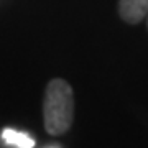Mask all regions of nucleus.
Returning a JSON list of instances; mask_svg holds the SVG:
<instances>
[{"instance_id":"3","label":"nucleus","mask_w":148,"mask_h":148,"mask_svg":"<svg viewBox=\"0 0 148 148\" xmlns=\"http://www.w3.org/2000/svg\"><path fill=\"white\" fill-rule=\"evenodd\" d=\"M2 138L8 147H16V148H33L36 143L30 135L25 132H18L13 128H5L2 132Z\"/></svg>"},{"instance_id":"2","label":"nucleus","mask_w":148,"mask_h":148,"mask_svg":"<svg viewBox=\"0 0 148 148\" xmlns=\"http://www.w3.org/2000/svg\"><path fill=\"white\" fill-rule=\"evenodd\" d=\"M119 15L123 21L137 25L148 15V0H119Z\"/></svg>"},{"instance_id":"1","label":"nucleus","mask_w":148,"mask_h":148,"mask_svg":"<svg viewBox=\"0 0 148 148\" xmlns=\"http://www.w3.org/2000/svg\"><path fill=\"white\" fill-rule=\"evenodd\" d=\"M74 120L73 87L61 77L48 82L43 99V123L45 130L53 137H59L71 128Z\"/></svg>"}]
</instances>
